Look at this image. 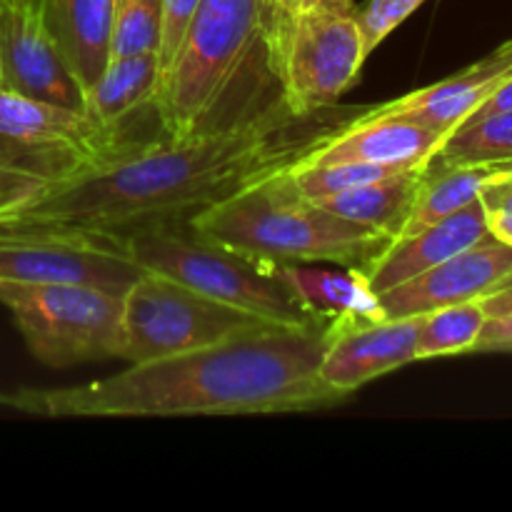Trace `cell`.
I'll list each match as a JSON object with an SVG mask.
<instances>
[{
  "label": "cell",
  "mask_w": 512,
  "mask_h": 512,
  "mask_svg": "<svg viewBox=\"0 0 512 512\" xmlns=\"http://www.w3.org/2000/svg\"><path fill=\"white\" fill-rule=\"evenodd\" d=\"M38 185L40 183H35V180L30 178H23V175H13L0 170V208L20 200L23 195H28L30 190L38 188Z\"/></svg>",
  "instance_id": "f546056e"
},
{
  "label": "cell",
  "mask_w": 512,
  "mask_h": 512,
  "mask_svg": "<svg viewBox=\"0 0 512 512\" xmlns=\"http://www.w3.org/2000/svg\"><path fill=\"white\" fill-rule=\"evenodd\" d=\"M425 0H365L355 5L360 35H363L365 55H373L390 33L400 28Z\"/></svg>",
  "instance_id": "484cf974"
},
{
  "label": "cell",
  "mask_w": 512,
  "mask_h": 512,
  "mask_svg": "<svg viewBox=\"0 0 512 512\" xmlns=\"http://www.w3.org/2000/svg\"><path fill=\"white\" fill-rule=\"evenodd\" d=\"M355 0H293V18L303 13H353Z\"/></svg>",
  "instance_id": "4dcf8cb0"
},
{
  "label": "cell",
  "mask_w": 512,
  "mask_h": 512,
  "mask_svg": "<svg viewBox=\"0 0 512 512\" xmlns=\"http://www.w3.org/2000/svg\"><path fill=\"white\" fill-rule=\"evenodd\" d=\"M423 178L425 168H403L368 185L328 195V198L313 200V203H318L320 208L338 215V218L380 230L395 240L403 230L405 220H408Z\"/></svg>",
  "instance_id": "44dd1931"
},
{
  "label": "cell",
  "mask_w": 512,
  "mask_h": 512,
  "mask_svg": "<svg viewBox=\"0 0 512 512\" xmlns=\"http://www.w3.org/2000/svg\"><path fill=\"white\" fill-rule=\"evenodd\" d=\"M198 0H163V43H160V65H163V78L168 70L170 60H173L175 48L180 43L185 25H188L190 15H193ZM163 88V85H160Z\"/></svg>",
  "instance_id": "83f0119b"
},
{
  "label": "cell",
  "mask_w": 512,
  "mask_h": 512,
  "mask_svg": "<svg viewBox=\"0 0 512 512\" xmlns=\"http://www.w3.org/2000/svg\"><path fill=\"white\" fill-rule=\"evenodd\" d=\"M485 223H488V233L493 238L512 245V213L508 210H485Z\"/></svg>",
  "instance_id": "d6a6232c"
},
{
  "label": "cell",
  "mask_w": 512,
  "mask_h": 512,
  "mask_svg": "<svg viewBox=\"0 0 512 512\" xmlns=\"http://www.w3.org/2000/svg\"><path fill=\"white\" fill-rule=\"evenodd\" d=\"M480 200H483L485 210H508V213H512V178L488 185Z\"/></svg>",
  "instance_id": "1f68e13d"
},
{
  "label": "cell",
  "mask_w": 512,
  "mask_h": 512,
  "mask_svg": "<svg viewBox=\"0 0 512 512\" xmlns=\"http://www.w3.org/2000/svg\"><path fill=\"white\" fill-rule=\"evenodd\" d=\"M423 315L380 320H333L320 358V378L343 398L418 360Z\"/></svg>",
  "instance_id": "7c38bea8"
},
{
  "label": "cell",
  "mask_w": 512,
  "mask_h": 512,
  "mask_svg": "<svg viewBox=\"0 0 512 512\" xmlns=\"http://www.w3.org/2000/svg\"><path fill=\"white\" fill-rule=\"evenodd\" d=\"M485 235H488L485 205L483 200H475V203L460 208L458 213L448 215L428 228H420L418 233L395 238L383 253L360 265V270L373 293L380 295L395 285L418 278L420 273L453 258L460 250L483 240Z\"/></svg>",
  "instance_id": "9a60e30c"
},
{
  "label": "cell",
  "mask_w": 512,
  "mask_h": 512,
  "mask_svg": "<svg viewBox=\"0 0 512 512\" xmlns=\"http://www.w3.org/2000/svg\"><path fill=\"white\" fill-rule=\"evenodd\" d=\"M480 305H483L485 315H505V313H512V285L510 288H503V290H495V293L485 295V298H480Z\"/></svg>",
  "instance_id": "836d02e7"
},
{
  "label": "cell",
  "mask_w": 512,
  "mask_h": 512,
  "mask_svg": "<svg viewBox=\"0 0 512 512\" xmlns=\"http://www.w3.org/2000/svg\"><path fill=\"white\" fill-rule=\"evenodd\" d=\"M163 85V65L158 53L110 58L100 78L85 90V113L103 125L105 130L118 133L123 120L138 113L140 108L155 105Z\"/></svg>",
  "instance_id": "d6986e66"
},
{
  "label": "cell",
  "mask_w": 512,
  "mask_h": 512,
  "mask_svg": "<svg viewBox=\"0 0 512 512\" xmlns=\"http://www.w3.org/2000/svg\"><path fill=\"white\" fill-rule=\"evenodd\" d=\"M0 3H38V0H0Z\"/></svg>",
  "instance_id": "d590c367"
},
{
  "label": "cell",
  "mask_w": 512,
  "mask_h": 512,
  "mask_svg": "<svg viewBox=\"0 0 512 512\" xmlns=\"http://www.w3.org/2000/svg\"><path fill=\"white\" fill-rule=\"evenodd\" d=\"M140 273L120 235L0 225V283H85L123 295Z\"/></svg>",
  "instance_id": "9c48e42d"
},
{
  "label": "cell",
  "mask_w": 512,
  "mask_h": 512,
  "mask_svg": "<svg viewBox=\"0 0 512 512\" xmlns=\"http://www.w3.org/2000/svg\"><path fill=\"white\" fill-rule=\"evenodd\" d=\"M273 268L315 323L383 318L378 293L360 268L333 270L318 263H273Z\"/></svg>",
  "instance_id": "e0dca14e"
},
{
  "label": "cell",
  "mask_w": 512,
  "mask_h": 512,
  "mask_svg": "<svg viewBox=\"0 0 512 512\" xmlns=\"http://www.w3.org/2000/svg\"><path fill=\"white\" fill-rule=\"evenodd\" d=\"M485 315L480 300H468V303L448 305L433 313L423 315L418 335V360L445 358V355H463L473 353L475 343L483 330Z\"/></svg>",
  "instance_id": "603a6c76"
},
{
  "label": "cell",
  "mask_w": 512,
  "mask_h": 512,
  "mask_svg": "<svg viewBox=\"0 0 512 512\" xmlns=\"http://www.w3.org/2000/svg\"><path fill=\"white\" fill-rule=\"evenodd\" d=\"M128 253L145 273H158L195 293L255 315L275 328L315 323L273 263L245 258L195 233L188 223H158L123 235Z\"/></svg>",
  "instance_id": "277c9868"
},
{
  "label": "cell",
  "mask_w": 512,
  "mask_h": 512,
  "mask_svg": "<svg viewBox=\"0 0 512 512\" xmlns=\"http://www.w3.org/2000/svg\"><path fill=\"white\" fill-rule=\"evenodd\" d=\"M512 178V160H493V163H455L428 165L423 185H420L408 220L398 238L418 233L420 228L438 223L448 215L458 213L465 205L480 200L488 185Z\"/></svg>",
  "instance_id": "ffe728a7"
},
{
  "label": "cell",
  "mask_w": 512,
  "mask_h": 512,
  "mask_svg": "<svg viewBox=\"0 0 512 512\" xmlns=\"http://www.w3.org/2000/svg\"><path fill=\"white\" fill-rule=\"evenodd\" d=\"M512 273V245L485 235L418 278L380 293L383 318H413L495 293Z\"/></svg>",
  "instance_id": "4fadbf2b"
},
{
  "label": "cell",
  "mask_w": 512,
  "mask_h": 512,
  "mask_svg": "<svg viewBox=\"0 0 512 512\" xmlns=\"http://www.w3.org/2000/svg\"><path fill=\"white\" fill-rule=\"evenodd\" d=\"M368 60L353 13H303L293 18L275 78L283 100L300 118L330 108L358 80Z\"/></svg>",
  "instance_id": "30bf717a"
},
{
  "label": "cell",
  "mask_w": 512,
  "mask_h": 512,
  "mask_svg": "<svg viewBox=\"0 0 512 512\" xmlns=\"http://www.w3.org/2000/svg\"><path fill=\"white\" fill-rule=\"evenodd\" d=\"M510 285H512V273L508 275V278L503 280V283H500V288H498V290H503V288H510Z\"/></svg>",
  "instance_id": "e575fe53"
},
{
  "label": "cell",
  "mask_w": 512,
  "mask_h": 512,
  "mask_svg": "<svg viewBox=\"0 0 512 512\" xmlns=\"http://www.w3.org/2000/svg\"><path fill=\"white\" fill-rule=\"evenodd\" d=\"M440 140L443 133L430 125L388 110L385 105H375L368 113L350 120L345 128L330 130L310 148L300 165L373 163L393 168H428Z\"/></svg>",
  "instance_id": "5bb4252c"
},
{
  "label": "cell",
  "mask_w": 512,
  "mask_h": 512,
  "mask_svg": "<svg viewBox=\"0 0 512 512\" xmlns=\"http://www.w3.org/2000/svg\"><path fill=\"white\" fill-rule=\"evenodd\" d=\"M300 115L283 98L258 115L185 138L123 143L98 165L38 185L0 208V225L75 228L128 235L158 223H185L253 180L300 163L328 128L298 133Z\"/></svg>",
  "instance_id": "6da1fadb"
},
{
  "label": "cell",
  "mask_w": 512,
  "mask_h": 512,
  "mask_svg": "<svg viewBox=\"0 0 512 512\" xmlns=\"http://www.w3.org/2000/svg\"><path fill=\"white\" fill-rule=\"evenodd\" d=\"M260 35V0H198L155 100L165 135L185 138L208 128Z\"/></svg>",
  "instance_id": "5b68a950"
},
{
  "label": "cell",
  "mask_w": 512,
  "mask_h": 512,
  "mask_svg": "<svg viewBox=\"0 0 512 512\" xmlns=\"http://www.w3.org/2000/svg\"><path fill=\"white\" fill-rule=\"evenodd\" d=\"M512 160V110L480 115L455 125L430 158L428 165L493 163Z\"/></svg>",
  "instance_id": "7402d4cb"
},
{
  "label": "cell",
  "mask_w": 512,
  "mask_h": 512,
  "mask_svg": "<svg viewBox=\"0 0 512 512\" xmlns=\"http://www.w3.org/2000/svg\"><path fill=\"white\" fill-rule=\"evenodd\" d=\"M512 75V38L450 78L383 103L445 135L475 113Z\"/></svg>",
  "instance_id": "2e32d148"
},
{
  "label": "cell",
  "mask_w": 512,
  "mask_h": 512,
  "mask_svg": "<svg viewBox=\"0 0 512 512\" xmlns=\"http://www.w3.org/2000/svg\"><path fill=\"white\" fill-rule=\"evenodd\" d=\"M275 328L158 273H140L123 293L120 360L148 363Z\"/></svg>",
  "instance_id": "52a82bcc"
},
{
  "label": "cell",
  "mask_w": 512,
  "mask_h": 512,
  "mask_svg": "<svg viewBox=\"0 0 512 512\" xmlns=\"http://www.w3.org/2000/svg\"><path fill=\"white\" fill-rule=\"evenodd\" d=\"M160 43H163V0H115L110 58L160 53Z\"/></svg>",
  "instance_id": "cb8c5ba5"
},
{
  "label": "cell",
  "mask_w": 512,
  "mask_h": 512,
  "mask_svg": "<svg viewBox=\"0 0 512 512\" xmlns=\"http://www.w3.org/2000/svg\"><path fill=\"white\" fill-rule=\"evenodd\" d=\"M263 13V35L260 43L265 45L270 73H278L283 63L285 45H288L290 28H293V0H260Z\"/></svg>",
  "instance_id": "4316f807"
},
{
  "label": "cell",
  "mask_w": 512,
  "mask_h": 512,
  "mask_svg": "<svg viewBox=\"0 0 512 512\" xmlns=\"http://www.w3.org/2000/svg\"><path fill=\"white\" fill-rule=\"evenodd\" d=\"M473 353H512V313L485 320Z\"/></svg>",
  "instance_id": "f1b7e54d"
},
{
  "label": "cell",
  "mask_w": 512,
  "mask_h": 512,
  "mask_svg": "<svg viewBox=\"0 0 512 512\" xmlns=\"http://www.w3.org/2000/svg\"><path fill=\"white\" fill-rule=\"evenodd\" d=\"M393 165H373V163H333V165H290L285 168L290 188L308 200L328 198V195L345 193V190L360 188L373 180L385 178L395 173Z\"/></svg>",
  "instance_id": "d4e9b609"
},
{
  "label": "cell",
  "mask_w": 512,
  "mask_h": 512,
  "mask_svg": "<svg viewBox=\"0 0 512 512\" xmlns=\"http://www.w3.org/2000/svg\"><path fill=\"white\" fill-rule=\"evenodd\" d=\"M185 223L203 238L260 263H335L360 268L393 238L328 213L290 188L285 170L243 185Z\"/></svg>",
  "instance_id": "3957f363"
},
{
  "label": "cell",
  "mask_w": 512,
  "mask_h": 512,
  "mask_svg": "<svg viewBox=\"0 0 512 512\" xmlns=\"http://www.w3.org/2000/svg\"><path fill=\"white\" fill-rule=\"evenodd\" d=\"M123 143L88 113L0 88V170L5 173L40 185L60 183L103 163Z\"/></svg>",
  "instance_id": "ba28073f"
},
{
  "label": "cell",
  "mask_w": 512,
  "mask_h": 512,
  "mask_svg": "<svg viewBox=\"0 0 512 512\" xmlns=\"http://www.w3.org/2000/svg\"><path fill=\"white\" fill-rule=\"evenodd\" d=\"M328 340L330 323L263 328L208 348L130 363L110 378L5 390L0 405L38 418L308 413L345 400L318 373Z\"/></svg>",
  "instance_id": "7a4b0ae2"
},
{
  "label": "cell",
  "mask_w": 512,
  "mask_h": 512,
  "mask_svg": "<svg viewBox=\"0 0 512 512\" xmlns=\"http://www.w3.org/2000/svg\"><path fill=\"white\" fill-rule=\"evenodd\" d=\"M0 88L85 113V88L33 3H0Z\"/></svg>",
  "instance_id": "8fae6325"
},
{
  "label": "cell",
  "mask_w": 512,
  "mask_h": 512,
  "mask_svg": "<svg viewBox=\"0 0 512 512\" xmlns=\"http://www.w3.org/2000/svg\"><path fill=\"white\" fill-rule=\"evenodd\" d=\"M35 5L73 73L88 90L110 58L115 0H38Z\"/></svg>",
  "instance_id": "ac0fdd59"
},
{
  "label": "cell",
  "mask_w": 512,
  "mask_h": 512,
  "mask_svg": "<svg viewBox=\"0 0 512 512\" xmlns=\"http://www.w3.org/2000/svg\"><path fill=\"white\" fill-rule=\"evenodd\" d=\"M30 355L48 368L120 358L123 295L85 283H0Z\"/></svg>",
  "instance_id": "8992f818"
}]
</instances>
